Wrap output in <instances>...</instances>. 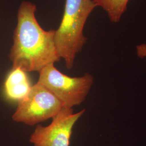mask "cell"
Returning <instances> with one entry per match:
<instances>
[{"label": "cell", "mask_w": 146, "mask_h": 146, "mask_svg": "<svg viewBox=\"0 0 146 146\" xmlns=\"http://www.w3.org/2000/svg\"><path fill=\"white\" fill-rule=\"evenodd\" d=\"M36 9V5L31 2L21 3L8 55L12 67L26 72H39L61 59L55 43V30L46 31L42 28L35 16Z\"/></svg>", "instance_id": "1"}, {"label": "cell", "mask_w": 146, "mask_h": 146, "mask_svg": "<svg viewBox=\"0 0 146 146\" xmlns=\"http://www.w3.org/2000/svg\"><path fill=\"white\" fill-rule=\"evenodd\" d=\"M96 7L93 0H66L62 20L55 30V43L59 57L64 59L69 70L87 42L84 27Z\"/></svg>", "instance_id": "2"}, {"label": "cell", "mask_w": 146, "mask_h": 146, "mask_svg": "<svg viewBox=\"0 0 146 146\" xmlns=\"http://www.w3.org/2000/svg\"><path fill=\"white\" fill-rule=\"evenodd\" d=\"M38 73L37 82L50 90L63 107L70 108L84 102L94 84V78L89 73L80 77H70L60 72L54 64Z\"/></svg>", "instance_id": "3"}, {"label": "cell", "mask_w": 146, "mask_h": 146, "mask_svg": "<svg viewBox=\"0 0 146 146\" xmlns=\"http://www.w3.org/2000/svg\"><path fill=\"white\" fill-rule=\"evenodd\" d=\"M61 102L42 84L37 82L18 102L12 119L16 122L34 125L52 117L62 109Z\"/></svg>", "instance_id": "4"}, {"label": "cell", "mask_w": 146, "mask_h": 146, "mask_svg": "<svg viewBox=\"0 0 146 146\" xmlns=\"http://www.w3.org/2000/svg\"><path fill=\"white\" fill-rule=\"evenodd\" d=\"M85 111L74 113L73 108L63 107L49 125H36L29 141L34 146H69L73 127Z\"/></svg>", "instance_id": "5"}, {"label": "cell", "mask_w": 146, "mask_h": 146, "mask_svg": "<svg viewBox=\"0 0 146 146\" xmlns=\"http://www.w3.org/2000/svg\"><path fill=\"white\" fill-rule=\"evenodd\" d=\"M31 87L27 72L12 67L4 82L3 93L7 100L19 102L26 97Z\"/></svg>", "instance_id": "6"}, {"label": "cell", "mask_w": 146, "mask_h": 146, "mask_svg": "<svg viewBox=\"0 0 146 146\" xmlns=\"http://www.w3.org/2000/svg\"><path fill=\"white\" fill-rule=\"evenodd\" d=\"M96 7H101L107 14L110 21L117 23L127 9L129 0H93Z\"/></svg>", "instance_id": "7"}, {"label": "cell", "mask_w": 146, "mask_h": 146, "mask_svg": "<svg viewBox=\"0 0 146 146\" xmlns=\"http://www.w3.org/2000/svg\"><path fill=\"white\" fill-rule=\"evenodd\" d=\"M136 52L139 58H146V44L142 43L136 47Z\"/></svg>", "instance_id": "8"}]
</instances>
